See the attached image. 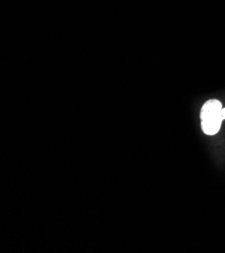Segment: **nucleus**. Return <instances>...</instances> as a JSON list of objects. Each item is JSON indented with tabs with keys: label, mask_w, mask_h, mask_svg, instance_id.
<instances>
[{
	"label": "nucleus",
	"mask_w": 225,
	"mask_h": 253,
	"mask_svg": "<svg viewBox=\"0 0 225 253\" xmlns=\"http://www.w3.org/2000/svg\"><path fill=\"white\" fill-rule=\"evenodd\" d=\"M221 109L222 104L216 99L208 100L203 105L200 117H201V127L205 134L211 136L219 131L223 120L221 117Z\"/></svg>",
	"instance_id": "obj_1"
},
{
	"label": "nucleus",
	"mask_w": 225,
	"mask_h": 253,
	"mask_svg": "<svg viewBox=\"0 0 225 253\" xmlns=\"http://www.w3.org/2000/svg\"><path fill=\"white\" fill-rule=\"evenodd\" d=\"M221 117H222V119H225V108L224 107H222V109H221Z\"/></svg>",
	"instance_id": "obj_2"
}]
</instances>
